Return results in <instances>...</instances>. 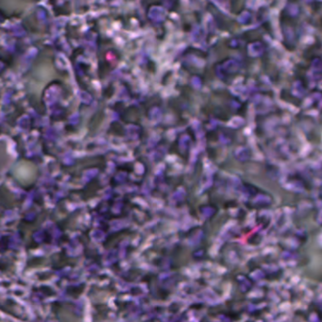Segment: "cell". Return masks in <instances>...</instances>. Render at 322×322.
<instances>
[{"instance_id": "1", "label": "cell", "mask_w": 322, "mask_h": 322, "mask_svg": "<svg viewBox=\"0 0 322 322\" xmlns=\"http://www.w3.org/2000/svg\"><path fill=\"white\" fill-rule=\"evenodd\" d=\"M239 68V64L234 60H228L219 63L217 67H215V72L217 73L218 77L224 79L226 77H230L232 74L236 73Z\"/></svg>"}]
</instances>
